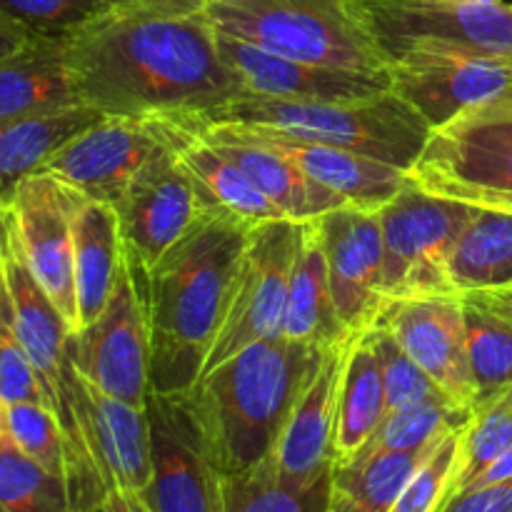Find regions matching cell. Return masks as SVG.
Instances as JSON below:
<instances>
[{
    "label": "cell",
    "instance_id": "obj_23",
    "mask_svg": "<svg viewBox=\"0 0 512 512\" xmlns=\"http://www.w3.org/2000/svg\"><path fill=\"white\" fill-rule=\"evenodd\" d=\"M158 123L170 150L188 173L205 213L238 220L248 228L285 218L283 210L265 198L253 180L213 143H208L198 130L183 120H158Z\"/></svg>",
    "mask_w": 512,
    "mask_h": 512
},
{
    "label": "cell",
    "instance_id": "obj_9",
    "mask_svg": "<svg viewBox=\"0 0 512 512\" xmlns=\"http://www.w3.org/2000/svg\"><path fill=\"white\" fill-rule=\"evenodd\" d=\"M385 55L410 50L490 55L512 60V3L353 0Z\"/></svg>",
    "mask_w": 512,
    "mask_h": 512
},
{
    "label": "cell",
    "instance_id": "obj_44",
    "mask_svg": "<svg viewBox=\"0 0 512 512\" xmlns=\"http://www.w3.org/2000/svg\"><path fill=\"white\" fill-rule=\"evenodd\" d=\"M88 512H145L140 500L135 495H125L120 490H108V493L100 495Z\"/></svg>",
    "mask_w": 512,
    "mask_h": 512
},
{
    "label": "cell",
    "instance_id": "obj_16",
    "mask_svg": "<svg viewBox=\"0 0 512 512\" xmlns=\"http://www.w3.org/2000/svg\"><path fill=\"white\" fill-rule=\"evenodd\" d=\"M113 208L125 258L138 278L148 275L205 213L170 145L135 178Z\"/></svg>",
    "mask_w": 512,
    "mask_h": 512
},
{
    "label": "cell",
    "instance_id": "obj_31",
    "mask_svg": "<svg viewBox=\"0 0 512 512\" xmlns=\"http://www.w3.org/2000/svg\"><path fill=\"white\" fill-rule=\"evenodd\" d=\"M430 448L418 453L358 455L350 463L333 465L325 512H390Z\"/></svg>",
    "mask_w": 512,
    "mask_h": 512
},
{
    "label": "cell",
    "instance_id": "obj_27",
    "mask_svg": "<svg viewBox=\"0 0 512 512\" xmlns=\"http://www.w3.org/2000/svg\"><path fill=\"white\" fill-rule=\"evenodd\" d=\"M350 335L353 333L345 328L335 308L328 260L315 220L300 223V243L290 273L283 338L315 350H330L345 343Z\"/></svg>",
    "mask_w": 512,
    "mask_h": 512
},
{
    "label": "cell",
    "instance_id": "obj_42",
    "mask_svg": "<svg viewBox=\"0 0 512 512\" xmlns=\"http://www.w3.org/2000/svg\"><path fill=\"white\" fill-rule=\"evenodd\" d=\"M440 512H512V475L453 495Z\"/></svg>",
    "mask_w": 512,
    "mask_h": 512
},
{
    "label": "cell",
    "instance_id": "obj_28",
    "mask_svg": "<svg viewBox=\"0 0 512 512\" xmlns=\"http://www.w3.org/2000/svg\"><path fill=\"white\" fill-rule=\"evenodd\" d=\"M385 413V385L380 358L370 330H358L345 345L343 375L338 393V428H335L333 465L350 463L370 443Z\"/></svg>",
    "mask_w": 512,
    "mask_h": 512
},
{
    "label": "cell",
    "instance_id": "obj_17",
    "mask_svg": "<svg viewBox=\"0 0 512 512\" xmlns=\"http://www.w3.org/2000/svg\"><path fill=\"white\" fill-rule=\"evenodd\" d=\"M373 325L388 330L450 400L473 410L475 388L465 338V300L460 295L385 300Z\"/></svg>",
    "mask_w": 512,
    "mask_h": 512
},
{
    "label": "cell",
    "instance_id": "obj_18",
    "mask_svg": "<svg viewBox=\"0 0 512 512\" xmlns=\"http://www.w3.org/2000/svg\"><path fill=\"white\" fill-rule=\"evenodd\" d=\"M330 290L350 333L370 328L383 310V228L378 210L340 205L315 218Z\"/></svg>",
    "mask_w": 512,
    "mask_h": 512
},
{
    "label": "cell",
    "instance_id": "obj_43",
    "mask_svg": "<svg viewBox=\"0 0 512 512\" xmlns=\"http://www.w3.org/2000/svg\"><path fill=\"white\" fill-rule=\"evenodd\" d=\"M213 0H130V8L158 15H203Z\"/></svg>",
    "mask_w": 512,
    "mask_h": 512
},
{
    "label": "cell",
    "instance_id": "obj_4",
    "mask_svg": "<svg viewBox=\"0 0 512 512\" xmlns=\"http://www.w3.org/2000/svg\"><path fill=\"white\" fill-rule=\"evenodd\" d=\"M183 120L238 125L253 133L333 145L405 170L413 168L433 133L423 115L393 90L358 100H280L243 95L200 118Z\"/></svg>",
    "mask_w": 512,
    "mask_h": 512
},
{
    "label": "cell",
    "instance_id": "obj_40",
    "mask_svg": "<svg viewBox=\"0 0 512 512\" xmlns=\"http://www.w3.org/2000/svg\"><path fill=\"white\" fill-rule=\"evenodd\" d=\"M370 338H373L375 353L380 358L385 385V408L388 413L405 408V405L420 403V400L445 395L438 385L433 383L428 373L405 353L398 340L380 325H370ZM385 413V415H388Z\"/></svg>",
    "mask_w": 512,
    "mask_h": 512
},
{
    "label": "cell",
    "instance_id": "obj_3",
    "mask_svg": "<svg viewBox=\"0 0 512 512\" xmlns=\"http://www.w3.org/2000/svg\"><path fill=\"white\" fill-rule=\"evenodd\" d=\"M323 353L283 335L258 340L200 375L183 395L220 475L245 473L273 458Z\"/></svg>",
    "mask_w": 512,
    "mask_h": 512
},
{
    "label": "cell",
    "instance_id": "obj_45",
    "mask_svg": "<svg viewBox=\"0 0 512 512\" xmlns=\"http://www.w3.org/2000/svg\"><path fill=\"white\" fill-rule=\"evenodd\" d=\"M28 40L30 35L25 33L23 28H18L13 20H8L0 13V58H5V55L13 53V50H18L20 45L28 43Z\"/></svg>",
    "mask_w": 512,
    "mask_h": 512
},
{
    "label": "cell",
    "instance_id": "obj_1",
    "mask_svg": "<svg viewBox=\"0 0 512 512\" xmlns=\"http://www.w3.org/2000/svg\"><path fill=\"white\" fill-rule=\"evenodd\" d=\"M80 103L108 118H200L245 88L205 15L123 8L68 38Z\"/></svg>",
    "mask_w": 512,
    "mask_h": 512
},
{
    "label": "cell",
    "instance_id": "obj_10",
    "mask_svg": "<svg viewBox=\"0 0 512 512\" xmlns=\"http://www.w3.org/2000/svg\"><path fill=\"white\" fill-rule=\"evenodd\" d=\"M300 243V223L270 220L248 233L230 303L203 373L258 340L280 338L288 308L290 273ZM200 373V375H203Z\"/></svg>",
    "mask_w": 512,
    "mask_h": 512
},
{
    "label": "cell",
    "instance_id": "obj_38",
    "mask_svg": "<svg viewBox=\"0 0 512 512\" xmlns=\"http://www.w3.org/2000/svg\"><path fill=\"white\" fill-rule=\"evenodd\" d=\"M463 428L453 430L428 450L408 483L400 490L390 512H440L453 495L455 473H458Z\"/></svg>",
    "mask_w": 512,
    "mask_h": 512
},
{
    "label": "cell",
    "instance_id": "obj_7",
    "mask_svg": "<svg viewBox=\"0 0 512 512\" xmlns=\"http://www.w3.org/2000/svg\"><path fill=\"white\" fill-rule=\"evenodd\" d=\"M410 175L428 193L512 213V98L435 128Z\"/></svg>",
    "mask_w": 512,
    "mask_h": 512
},
{
    "label": "cell",
    "instance_id": "obj_33",
    "mask_svg": "<svg viewBox=\"0 0 512 512\" xmlns=\"http://www.w3.org/2000/svg\"><path fill=\"white\" fill-rule=\"evenodd\" d=\"M463 300L475 410L512 388V320L493 313L475 300Z\"/></svg>",
    "mask_w": 512,
    "mask_h": 512
},
{
    "label": "cell",
    "instance_id": "obj_39",
    "mask_svg": "<svg viewBox=\"0 0 512 512\" xmlns=\"http://www.w3.org/2000/svg\"><path fill=\"white\" fill-rule=\"evenodd\" d=\"M8 438L53 475L68 480V440L55 410L45 403L8 405Z\"/></svg>",
    "mask_w": 512,
    "mask_h": 512
},
{
    "label": "cell",
    "instance_id": "obj_13",
    "mask_svg": "<svg viewBox=\"0 0 512 512\" xmlns=\"http://www.w3.org/2000/svg\"><path fill=\"white\" fill-rule=\"evenodd\" d=\"M165 150L168 140L158 120L105 115L68 140L40 173L60 180L85 200L115 205Z\"/></svg>",
    "mask_w": 512,
    "mask_h": 512
},
{
    "label": "cell",
    "instance_id": "obj_19",
    "mask_svg": "<svg viewBox=\"0 0 512 512\" xmlns=\"http://www.w3.org/2000/svg\"><path fill=\"white\" fill-rule=\"evenodd\" d=\"M0 278L8 290L15 330L33 360L45 400L55 415L63 418L65 348L73 330L30 270L15 235L10 205H0Z\"/></svg>",
    "mask_w": 512,
    "mask_h": 512
},
{
    "label": "cell",
    "instance_id": "obj_34",
    "mask_svg": "<svg viewBox=\"0 0 512 512\" xmlns=\"http://www.w3.org/2000/svg\"><path fill=\"white\" fill-rule=\"evenodd\" d=\"M223 512H325L330 478L315 488L298 490L275 473L273 460L238 475H220Z\"/></svg>",
    "mask_w": 512,
    "mask_h": 512
},
{
    "label": "cell",
    "instance_id": "obj_47",
    "mask_svg": "<svg viewBox=\"0 0 512 512\" xmlns=\"http://www.w3.org/2000/svg\"><path fill=\"white\" fill-rule=\"evenodd\" d=\"M5 438H8V405L0 398V443H3Z\"/></svg>",
    "mask_w": 512,
    "mask_h": 512
},
{
    "label": "cell",
    "instance_id": "obj_30",
    "mask_svg": "<svg viewBox=\"0 0 512 512\" xmlns=\"http://www.w3.org/2000/svg\"><path fill=\"white\" fill-rule=\"evenodd\" d=\"M448 280L460 298L512 290V213L473 210L450 250Z\"/></svg>",
    "mask_w": 512,
    "mask_h": 512
},
{
    "label": "cell",
    "instance_id": "obj_46",
    "mask_svg": "<svg viewBox=\"0 0 512 512\" xmlns=\"http://www.w3.org/2000/svg\"><path fill=\"white\" fill-rule=\"evenodd\" d=\"M468 300L485 305L493 313L503 315V318L512 320V290H500V293H480V295H468Z\"/></svg>",
    "mask_w": 512,
    "mask_h": 512
},
{
    "label": "cell",
    "instance_id": "obj_12",
    "mask_svg": "<svg viewBox=\"0 0 512 512\" xmlns=\"http://www.w3.org/2000/svg\"><path fill=\"white\" fill-rule=\"evenodd\" d=\"M150 478L138 495L145 512H223V483L183 395L150 390Z\"/></svg>",
    "mask_w": 512,
    "mask_h": 512
},
{
    "label": "cell",
    "instance_id": "obj_5",
    "mask_svg": "<svg viewBox=\"0 0 512 512\" xmlns=\"http://www.w3.org/2000/svg\"><path fill=\"white\" fill-rule=\"evenodd\" d=\"M203 15L218 33L285 58L388 75V55L353 0H213Z\"/></svg>",
    "mask_w": 512,
    "mask_h": 512
},
{
    "label": "cell",
    "instance_id": "obj_8",
    "mask_svg": "<svg viewBox=\"0 0 512 512\" xmlns=\"http://www.w3.org/2000/svg\"><path fill=\"white\" fill-rule=\"evenodd\" d=\"M473 205L428 193L410 180L378 210L383 228V298L455 295L448 260Z\"/></svg>",
    "mask_w": 512,
    "mask_h": 512
},
{
    "label": "cell",
    "instance_id": "obj_48",
    "mask_svg": "<svg viewBox=\"0 0 512 512\" xmlns=\"http://www.w3.org/2000/svg\"><path fill=\"white\" fill-rule=\"evenodd\" d=\"M430 3H490V0H430Z\"/></svg>",
    "mask_w": 512,
    "mask_h": 512
},
{
    "label": "cell",
    "instance_id": "obj_22",
    "mask_svg": "<svg viewBox=\"0 0 512 512\" xmlns=\"http://www.w3.org/2000/svg\"><path fill=\"white\" fill-rule=\"evenodd\" d=\"M183 123L198 130L225 158L233 160L253 180L255 188L265 198L273 200L283 210L285 218L295 220V223H308V220L320 218V215L330 213L340 205H348L340 195L330 193L328 188L315 183L288 155L280 153L273 143H268L260 135L223 123H198V120H183Z\"/></svg>",
    "mask_w": 512,
    "mask_h": 512
},
{
    "label": "cell",
    "instance_id": "obj_37",
    "mask_svg": "<svg viewBox=\"0 0 512 512\" xmlns=\"http://www.w3.org/2000/svg\"><path fill=\"white\" fill-rule=\"evenodd\" d=\"M130 8V0H0V13L30 38L68 40L98 20Z\"/></svg>",
    "mask_w": 512,
    "mask_h": 512
},
{
    "label": "cell",
    "instance_id": "obj_29",
    "mask_svg": "<svg viewBox=\"0 0 512 512\" xmlns=\"http://www.w3.org/2000/svg\"><path fill=\"white\" fill-rule=\"evenodd\" d=\"M100 118L105 115L88 105H80L58 113L3 120L0 123V205H10L23 180L38 175L40 168L68 140L98 123Z\"/></svg>",
    "mask_w": 512,
    "mask_h": 512
},
{
    "label": "cell",
    "instance_id": "obj_6",
    "mask_svg": "<svg viewBox=\"0 0 512 512\" xmlns=\"http://www.w3.org/2000/svg\"><path fill=\"white\" fill-rule=\"evenodd\" d=\"M68 488L75 505H93L108 490L138 498L150 478V423L145 408L110 398L65 360L63 418Z\"/></svg>",
    "mask_w": 512,
    "mask_h": 512
},
{
    "label": "cell",
    "instance_id": "obj_2",
    "mask_svg": "<svg viewBox=\"0 0 512 512\" xmlns=\"http://www.w3.org/2000/svg\"><path fill=\"white\" fill-rule=\"evenodd\" d=\"M253 228L223 215L203 218L138 278L150 328V390L185 395L205 368L235 273Z\"/></svg>",
    "mask_w": 512,
    "mask_h": 512
},
{
    "label": "cell",
    "instance_id": "obj_11",
    "mask_svg": "<svg viewBox=\"0 0 512 512\" xmlns=\"http://www.w3.org/2000/svg\"><path fill=\"white\" fill-rule=\"evenodd\" d=\"M65 360L110 398L145 408L150 395V328L143 290L130 263L100 318L70 335Z\"/></svg>",
    "mask_w": 512,
    "mask_h": 512
},
{
    "label": "cell",
    "instance_id": "obj_41",
    "mask_svg": "<svg viewBox=\"0 0 512 512\" xmlns=\"http://www.w3.org/2000/svg\"><path fill=\"white\" fill-rule=\"evenodd\" d=\"M0 398L5 405L13 403H45V390L40 385L33 360L25 353L18 338L10 308L8 290L0 278Z\"/></svg>",
    "mask_w": 512,
    "mask_h": 512
},
{
    "label": "cell",
    "instance_id": "obj_26",
    "mask_svg": "<svg viewBox=\"0 0 512 512\" xmlns=\"http://www.w3.org/2000/svg\"><path fill=\"white\" fill-rule=\"evenodd\" d=\"M73 248L78 330H83L100 318L128 263L113 205L95 200H83L78 205L73 218Z\"/></svg>",
    "mask_w": 512,
    "mask_h": 512
},
{
    "label": "cell",
    "instance_id": "obj_25",
    "mask_svg": "<svg viewBox=\"0 0 512 512\" xmlns=\"http://www.w3.org/2000/svg\"><path fill=\"white\" fill-rule=\"evenodd\" d=\"M80 105L68 65V40L30 38L0 58V123Z\"/></svg>",
    "mask_w": 512,
    "mask_h": 512
},
{
    "label": "cell",
    "instance_id": "obj_24",
    "mask_svg": "<svg viewBox=\"0 0 512 512\" xmlns=\"http://www.w3.org/2000/svg\"><path fill=\"white\" fill-rule=\"evenodd\" d=\"M248 133H253V130H248ZM253 135H260L268 143H273L280 153L288 155L315 183L328 188L330 193L340 195L345 203L355 205V208L380 210L413 180L410 170L383 163V160L370 158V155L355 153V150L283 138V135Z\"/></svg>",
    "mask_w": 512,
    "mask_h": 512
},
{
    "label": "cell",
    "instance_id": "obj_36",
    "mask_svg": "<svg viewBox=\"0 0 512 512\" xmlns=\"http://www.w3.org/2000/svg\"><path fill=\"white\" fill-rule=\"evenodd\" d=\"M508 450H512V388L475 408L473 418L463 428L453 495L470 488Z\"/></svg>",
    "mask_w": 512,
    "mask_h": 512
},
{
    "label": "cell",
    "instance_id": "obj_35",
    "mask_svg": "<svg viewBox=\"0 0 512 512\" xmlns=\"http://www.w3.org/2000/svg\"><path fill=\"white\" fill-rule=\"evenodd\" d=\"M0 512H73L68 480L45 470L5 438L0 443Z\"/></svg>",
    "mask_w": 512,
    "mask_h": 512
},
{
    "label": "cell",
    "instance_id": "obj_14",
    "mask_svg": "<svg viewBox=\"0 0 512 512\" xmlns=\"http://www.w3.org/2000/svg\"><path fill=\"white\" fill-rule=\"evenodd\" d=\"M388 75L390 90L433 130L480 105L512 98L510 58L410 50L390 58Z\"/></svg>",
    "mask_w": 512,
    "mask_h": 512
},
{
    "label": "cell",
    "instance_id": "obj_49",
    "mask_svg": "<svg viewBox=\"0 0 512 512\" xmlns=\"http://www.w3.org/2000/svg\"><path fill=\"white\" fill-rule=\"evenodd\" d=\"M88 508H90V505H75L73 512H88Z\"/></svg>",
    "mask_w": 512,
    "mask_h": 512
},
{
    "label": "cell",
    "instance_id": "obj_32",
    "mask_svg": "<svg viewBox=\"0 0 512 512\" xmlns=\"http://www.w3.org/2000/svg\"><path fill=\"white\" fill-rule=\"evenodd\" d=\"M470 418H473L470 408L458 405L448 395H435V398L405 405L385 415L370 443L358 455L418 453L443 440L453 430L465 428Z\"/></svg>",
    "mask_w": 512,
    "mask_h": 512
},
{
    "label": "cell",
    "instance_id": "obj_15",
    "mask_svg": "<svg viewBox=\"0 0 512 512\" xmlns=\"http://www.w3.org/2000/svg\"><path fill=\"white\" fill-rule=\"evenodd\" d=\"M83 200L73 188L43 173L23 180L10 200L20 250L73 333L78 330L73 218Z\"/></svg>",
    "mask_w": 512,
    "mask_h": 512
},
{
    "label": "cell",
    "instance_id": "obj_21",
    "mask_svg": "<svg viewBox=\"0 0 512 512\" xmlns=\"http://www.w3.org/2000/svg\"><path fill=\"white\" fill-rule=\"evenodd\" d=\"M218 50L225 63L238 73L245 93L260 95V98L358 100L390 90V75L323 68V65L270 53V50L223 33H218Z\"/></svg>",
    "mask_w": 512,
    "mask_h": 512
},
{
    "label": "cell",
    "instance_id": "obj_20",
    "mask_svg": "<svg viewBox=\"0 0 512 512\" xmlns=\"http://www.w3.org/2000/svg\"><path fill=\"white\" fill-rule=\"evenodd\" d=\"M345 345L325 350L318 368L305 383L288 423L280 433L273 465L285 485L298 490L315 488L330 478L335 458V428H338V393L343 375Z\"/></svg>",
    "mask_w": 512,
    "mask_h": 512
}]
</instances>
